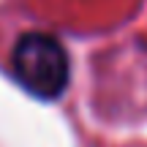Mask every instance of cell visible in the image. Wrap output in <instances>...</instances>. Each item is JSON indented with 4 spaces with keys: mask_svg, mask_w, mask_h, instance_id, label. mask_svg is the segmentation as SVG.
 Returning <instances> with one entry per match:
<instances>
[{
    "mask_svg": "<svg viewBox=\"0 0 147 147\" xmlns=\"http://www.w3.org/2000/svg\"><path fill=\"white\" fill-rule=\"evenodd\" d=\"M11 74L30 95L55 101L71 82V60L60 38L49 33H25L11 52Z\"/></svg>",
    "mask_w": 147,
    "mask_h": 147,
    "instance_id": "cell-1",
    "label": "cell"
}]
</instances>
